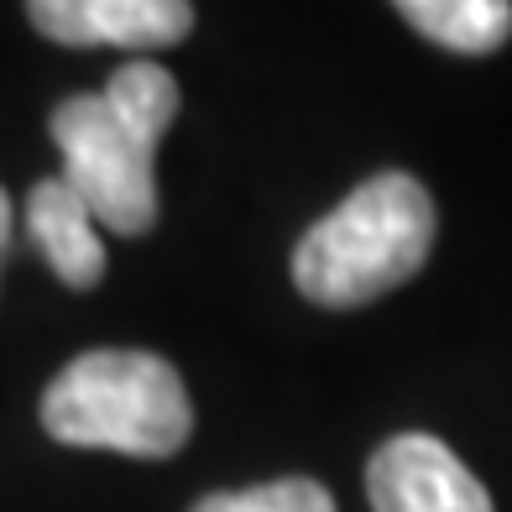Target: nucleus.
Listing matches in <instances>:
<instances>
[{"mask_svg":"<svg viewBox=\"0 0 512 512\" xmlns=\"http://www.w3.org/2000/svg\"><path fill=\"white\" fill-rule=\"evenodd\" d=\"M178 105L183 95L168 68L131 58L100 95H74L48 115L63 178L115 236H142L157 225V142L178 121Z\"/></svg>","mask_w":512,"mask_h":512,"instance_id":"1","label":"nucleus"},{"mask_svg":"<svg viewBox=\"0 0 512 512\" xmlns=\"http://www.w3.org/2000/svg\"><path fill=\"white\" fill-rule=\"evenodd\" d=\"M434 199L413 173H377L293 246V283L309 304L361 309L403 288L434 251Z\"/></svg>","mask_w":512,"mask_h":512,"instance_id":"2","label":"nucleus"},{"mask_svg":"<svg viewBox=\"0 0 512 512\" xmlns=\"http://www.w3.org/2000/svg\"><path fill=\"white\" fill-rule=\"evenodd\" d=\"M42 429L74 450L168 460L189 445L194 403L183 377L152 351H84L42 392Z\"/></svg>","mask_w":512,"mask_h":512,"instance_id":"3","label":"nucleus"},{"mask_svg":"<svg viewBox=\"0 0 512 512\" xmlns=\"http://www.w3.org/2000/svg\"><path fill=\"white\" fill-rule=\"evenodd\" d=\"M366 497L371 512H497L471 465L434 434L387 439L366 465Z\"/></svg>","mask_w":512,"mask_h":512,"instance_id":"4","label":"nucleus"},{"mask_svg":"<svg viewBox=\"0 0 512 512\" xmlns=\"http://www.w3.org/2000/svg\"><path fill=\"white\" fill-rule=\"evenodd\" d=\"M27 16L58 48L152 53L194 32L189 0H27Z\"/></svg>","mask_w":512,"mask_h":512,"instance_id":"5","label":"nucleus"},{"mask_svg":"<svg viewBox=\"0 0 512 512\" xmlns=\"http://www.w3.org/2000/svg\"><path fill=\"white\" fill-rule=\"evenodd\" d=\"M95 209L84 204V194L58 178H42L37 189L27 194V230L48 262L68 288H95L105 277V241L95 230Z\"/></svg>","mask_w":512,"mask_h":512,"instance_id":"6","label":"nucleus"},{"mask_svg":"<svg viewBox=\"0 0 512 512\" xmlns=\"http://www.w3.org/2000/svg\"><path fill=\"white\" fill-rule=\"evenodd\" d=\"M418 37L450 53H492L512 37V0H392Z\"/></svg>","mask_w":512,"mask_h":512,"instance_id":"7","label":"nucleus"},{"mask_svg":"<svg viewBox=\"0 0 512 512\" xmlns=\"http://www.w3.org/2000/svg\"><path fill=\"white\" fill-rule=\"evenodd\" d=\"M194 512H335V497L309 476H283V481L246 486V492H215Z\"/></svg>","mask_w":512,"mask_h":512,"instance_id":"8","label":"nucleus"},{"mask_svg":"<svg viewBox=\"0 0 512 512\" xmlns=\"http://www.w3.org/2000/svg\"><path fill=\"white\" fill-rule=\"evenodd\" d=\"M6 246H11V199L0 189V256H6Z\"/></svg>","mask_w":512,"mask_h":512,"instance_id":"9","label":"nucleus"}]
</instances>
